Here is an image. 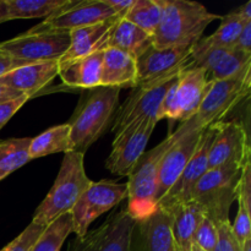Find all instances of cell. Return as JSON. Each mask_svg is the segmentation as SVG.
<instances>
[{"label": "cell", "mask_w": 251, "mask_h": 251, "mask_svg": "<svg viewBox=\"0 0 251 251\" xmlns=\"http://www.w3.org/2000/svg\"><path fill=\"white\" fill-rule=\"evenodd\" d=\"M120 90L109 86L83 90L77 107L66 123L70 126L73 151L85 154L113 124L119 108Z\"/></svg>", "instance_id": "6da1fadb"}, {"label": "cell", "mask_w": 251, "mask_h": 251, "mask_svg": "<svg viewBox=\"0 0 251 251\" xmlns=\"http://www.w3.org/2000/svg\"><path fill=\"white\" fill-rule=\"evenodd\" d=\"M162 16L152 36L156 48H191L201 38L210 24L222 16L207 7L188 0H159Z\"/></svg>", "instance_id": "7a4b0ae2"}, {"label": "cell", "mask_w": 251, "mask_h": 251, "mask_svg": "<svg viewBox=\"0 0 251 251\" xmlns=\"http://www.w3.org/2000/svg\"><path fill=\"white\" fill-rule=\"evenodd\" d=\"M250 90L251 64L229 78L210 80L195 115L180 123L178 129L169 134L174 139H179L190 132H201L210 125L222 122V118L249 97Z\"/></svg>", "instance_id": "3957f363"}, {"label": "cell", "mask_w": 251, "mask_h": 251, "mask_svg": "<svg viewBox=\"0 0 251 251\" xmlns=\"http://www.w3.org/2000/svg\"><path fill=\"white\" fill-rule=\"evenodd\" d=\"M85 154L76 151L64 153L58 176L32 218L34 225L47 227L56 218L70 213L75 203L92 184L85 171Z\"/></svg>", "instance_id": "277c9868"}, {"label": "cell", "mask_w": 251, "mask_h": 251, "mask_svg": "<svg viewBox=\"0 0 251 251\" xmlns=\"http://www.w3.org/2000/svg\"><path fill=\"white\" fill-rule=\"evenodd\" d=\"M174 144V137L168 135L166 140L150 151L144 152L132 171L127 176L126 211L136 222L149 218L157 210L156 191L161 161L169 147Z\"/></svg>", "instance_id": "5b68a950"}, {"label": "cell", "mask_w": 251, "mask_h": 251, "mask_svg": "<svg viewBox=\"0 0 251 251\" xmlns=\"http://www.w3.org/2000/svg\"><path fill=\"white\" fill-rule=\"evenodd\" d=\"M244 168L228 164L208 169L196 184L190 200L199 203L206 217L215 223L229 221L230 206L237 200Z\"/></svg>", "instance_id": "8992f818"}, {"label": "cell", "mask_w": 251, "mask_h": 251, "mask_svg": "<svg viewBox=\"0 0 251 251\" xmlns=\"http://www.w3.org/2000/svg\"><path fill=\"white\" fill-rule=\"evenodd\" d=\"M179 73L150 82L140 83L132 88V92L130 93L127 100H125L124 104L118 108L115 113L112 124V131L114 132V136L137 120L150 119V118L157 120V113L161 107L162 100L171 86L176 82Z\"/></svg>", "instance_id": "52a82bcc"}, {"label": "cell", "mask_w": 251, "mask_h": 251, "mask_svg": "<svg viewBox=\"0 0 251 251\" xmlns=\"http://www.w3.org/2000/svg\"><path fill=\"white\" fill-rule=\"evenodd\" d=\"M127 198L126 184L113 180L92 181L87 190L81 195L70 211L73 220V232L77 238L83 237L93 221L103 213L115 208Z\"/></svg>", "instance_id": "ba28073f"}, {"label": "cell", "mask_w": 251, "mask_h": 251, "mask_svg": "<svg viewBox=\"0 0 251 251\" xmlns=\"http://www.w3.org/2000/svg\"><path fill=\"white\" fill-rule=\"evenodd\" d=\"M70 46L69 32H25L0 43V49L16 60L27 63L60 60Z\"/></svg>", "instance_id": "9c48e42d"}, {"label": "cell", "mask_w": 251, "mask_h": 251, "mask_svg": "<svg viewBox=\"0 0 251 251\" xmlns=\"http://www.w3.org/2000/svg\"><path fill=\"white\" fill-rule=\"evenodd\" d=\"M136 221L126 208L112 213L100 227L88 230L83 237H75L66 251H132L131 235Z\"/></svg>", "instance_id": "30bf717a"}, {"label": "cell", "mask_w": 251, "mask_h": 251, "mask_svg": "<svg viewBox=\"0 0 251 251\" xmlns=\"http://www.w3.org/2000/svg\"><path fill=\"white\" fill-rule=\"evenodd\" d=\"M157 123L152 118L137 120L115 135L112 152L105 161V168L114 176H129L144 154Z\"/></svg>", "instance_id": "8fae6325"}, {"label": "cell", "mask_w": 251, "mask_h": 251, "mask_svg": "<svg viewBox=\"0 0 251 251\" xmlns=\"http://www.w3.org/2000/svg\"><path fill=\"white\" fill-rule=\"evenodd\" d=\"M249 135L243 123L218 122L216 135L208 151V169L222 166L244 168L251 163Z\"/></svg>", "instance_id": "7c38bea8"}, {"label": "cell", "mask_w": 251, "mask_h": 251, "mask_svg": "<svg viewBox=\"0 0 251 251\" xmlns=\"http://www.w3.org/2000/svg\"><path fill=\"white\" fill-rule=\"evenodd\" d=\"M119 16L104 0H85L74 1L69 6L63 7L56 14L42 21L28 29L29 32H70L73 29L90 25L100 24L112 17ZM122 16V15H120Z\"/></svg>", "instance_id": "4fadbf2b"}, {"label": "cell", "mask_w": 251, "mask_h": 251, "mask_svg": "<svg viewBox=\"0 0 251 251\" xmlns=\"http://www.w3.org/2000/svg\"><path fill=\"white\" fill-rule=\"evenodd\" d=\"M217 130V123L202 130L195 153L186 164L181 176L176 181L171 190L157 202V207L169 210L176 203L190 201L191 194L201 176L208 171V151Z\"/></svg>", "instance_id": "5bb4252c"}, {"label": "cell", "mask_w": 251, "mask_h": 251, "mask_svg": "<svg viewBox=\"0 0 251 251\" xmlns=\"http://www.w3.org/2000/svg\"><path fill=\"white\" fill-rule=\"evenodd\" d=\"M191 48H156L151 46L136 58L137 85L179 73L190 63Z\"/></svg>", "instance_id": "9a60e30c"}, {"label": "cell", "mask_w": 251, "mask_h": 251, "mask_svg": "<svg viewBox=\"0 0 251 251\" xmlns=\"http://www.w3.org/2000/svg\"><path fill=\"white\" fill-rule=\"evenodd\" d=\"M132 251H178L172 233V216L167 210H157L146 220L135 223L131 235Z\"/></svg>", "instance_id": "2e32d148"}, {"label": "cell", "mask_w": 251, "mask_h": 251, "mask_svg": "<svg viewBox=\"0 0 251 251\" xmlns=\"http://www.w3.org/2000/svg\"><path fill=\"white\" fill-rule=\"evenodd\" d=\"M201 132H190L179 139H174V144L166 152L159 166L156 191L157 202L171 190L181 176L186 164L195 153Z\"/></svg>", "instance_id": "e0dca14e"}, {"label": "cell", "mask_w": 251, "mask_h": 251, "mask_svg": "<svg viewBox=\"0 0 251 251\" xmlns=\"http://www.w3.org/2000/svg\"><path fill=\"white\" fill-rule=\"evenodd\" d=\"M124 16H115L100 24L90 25L81 28L70 31V46L65 51L59 64L75 60L82 56L91 55L96 51L105 50L108 48V41L117 22Z\"/></svg>", "instance_id": "ac0fdd59"}, {"label": "cell", "mask_w": 251, "mask_h": 251, "mask_svg": "<svg viewBox=\"0 0 251 251\" xmlns=\"http://www.w3.org/2000/svg\"><path fill=\"white\" fill-rule=\"evenodd\" d=\"M207 74L203 69L191 65V61L179 73L176 81L178 122L184 123L198 112L207 87Z\"/></svg>", "instance_id": "d6986e66"}, {"label": "cell", "mask_w": 251, "mask_h": 251, "mask_svg": "<svg viewBox=\"0 0 251 251\" xmlns=\"http://www.w3.org/2000/svg\"><path fill=\"white\" fill-rule=\"evenodd\" d=\"M59 74V61H42L20 66L0 77V85L33 97Z\"/></svg>", "instance_id": "ffe728a7"}, {"label": "cell", "mask_w": 251, "mask_h": 251, "mask_svg": "<svg viewBox=\"0 0 251 251\" xmlns=\"http://www.w3.org/2000/svg\"><path fill=\"white\" fill-rule=\"evenodd\" d=\"M100 86L119 88L136 87V59L120 49H105L103 53Z\"/></svg>", "instance_id": "44dd1931"}, {"label": "cell", "mask_w": 251, "mask_h": 251, "mask_svg": "<svg viewBox=\"0 0 251 251\" xmlns=\"http://www.w3.org/2000/svg\"><path fill=\"white\" fill-rule=\"evenodd\" d=\"M104 50L96 51L91 55L59 64V74L65 85L82 90L100 86L102 63Z\"/></svg>", "instance_id": "7402d4cb"}, {"label": "cell", "mask_w": 251, "mask_h": 251, "mask_svg": "<svg viewBox=\"0 0 251 251\" xmlns=\"http://www.w3.org/2000/svg\"><path fill=\"white\" fill-rule=\"evenodd\" d=\"M167 211L172 216V233L176 250L190 251L196 229L206 216L205 211L193 200L176 203Z\"/></svg>", "instance_id": "603a6c76"}, {"label": "cell", "mask_w": 251, "mask_h": 251, "mask_svg": "<svg viewBox=\"0 0 251 251\" xmlns=\"http://www.w3.org/2000/svg\"><path fill=\"white\" fill-rule=\"evenodd\" d=\"M151 46V34L126 21L124 17L117 22L108 41V48H117L126 51L135 59L139 58Z\"/></svg>", "instance_id": "cb8c5ba5"}, {"label": "cell", "mask_w": 251, "mask_h": 251, "mask_svg": "<svg viewBox=\"0 0 251 251\" xmlns=\"http://www.w3.org/2000/svg\"><path fill=\"white\" fill-rule=\"evenodd\" d=\"M73 151L70 139V126L68 124L56 125L49 127L44 132L36 137H32L29 144L28 154L29 159L41 158L59 152Z\"/></svg>", "instance_id": "d4e9b609"}, {"label": "cell", "mask_w": 251, "mask_h": 251, "mask_svg": "<svg viewBox=\"0 0 251 251\" xmlns=\"http://www.w3.org/2000/svg\"><path fill=\"white\" fill-rule=\"evenodd\" d=\"M73 2L74 0H5L9 21L42 17L48 19Z\"/></svg>", "instance_id": "484cf974"}, {"label": "cell", "mask_w": 251, "mask_h": 251, "mask_svg": "<svg viewBox=\"0 0 251 251\" xmlns=\"http://www.w3.org/2000/svg\"><path fill=\"white\" fill-rule=\"evenodd\" d=\"M32 137H14L0 141V180L21 168L29 159Z\"/></svg>", "instance_id": "4316f807"}, {"label": "cell", "mask_w": 251, "mask_h": 251, "mask_svg": "<svg viewBox=\"0 0 251 251\" xmlns=\"http://www.w3.org/2000/svg\"><path fill=\"white\" fill-rule=\"evenodd\" d=\"M244 24V20L235 10L230 11L226 16H222L220 27L216 29L215 33L206 38H201L196 46L201 48H233Z\"/></svg>", "instance_id": "83f0119b"}, {"label": "cell", "mask_w": 251, "mask_h": 251, "mask_svg": "<svg viewBox=\"0 0 251 251\" xmlns=\"http://www.w3.org/2000/svg\"><path fill=\"white\" fill-rule=\"evenodd\" d=\"M162 16L159 0H135V4L125 12L124 19L153 36Z\"/></svg>", "instance_id": "f1b7e54d"}, {"label": "cell", "mask_w": 251, "mask_h": 251, "mask_svg": "<svg viewBox=\"0 0 251 251\" xmlns=\"http://www.w3.org/2000/svg\"><path fill=\"white\" fill-rule=\"evenodd\" d=\"M70 233H73V220L70 213H66L47 226L32 251H60Z\"/></svg>", "instance_id": "f546056e"}, {"label": "cell", "mask_w": 251, "mask_h": 251, "mask_svg": "<svg viewBox=\"0 0 251 251\" xmlns=\"http://www.w3.org/2000/svg\"><path fill=\"white\" fill-rule=\"evenodd\" d=\"M251 64V54L244 53V51L237 50L232 48L223 55L220 63L216 65V68L211 71L207 76V80H226L232 76L237 75L244 68Z\"/></svg>", "instance_id": "4dcf8cb0"}, {"label": "cell", "mask_w": 251, "mask_h": 251, "mask_svg": "<svg viewBox=\"0 0 251 251\" xmlns=\"http://www.w3.org/2000/svg\"><path fill=\"white\" fill-rule=\"evenodd\" d=\"M44 229H46V227H42V226L34 225L31 222L21 234L17 235L12 242H10L0 251H32L34 244L42 235V233L44 232Z\"/></svg>", "instance_id": "1f68e13d"}, {"label": "cell", "mask_w": 251, "mask_h": 251, "mask_svg": "<svg viewBox=\"0 0 251 251\" xmlns=\"http://www.w3.org/2000/svg\"><path fill=\"white\" fill-rule=\"evenodd\" d=\"M217 240L218 233L216 223L205 216L196 229L193 244L205 251H213L217 245Z\"/></svg>", "instance_id": "d6a6232c"}, {"label": "cell", "mask_w": 251, "mask_h": 251, "mask_svg": "<svg viewBox=\"0 0 251 251\" xmlns=\"http://www.w3.org/2000/svg\"><path fill=\"white\" fill-rule=\"evenodd\" d=\"M250 212L251 210L239 202L237 217H235L234 223L232 225V234L240 248L244 245L247 240L251 239Z\"/></svg>", "instance_id": "836d02e7"}, {"label": "cell", "mask_w": 251, "mask_h": 251, "mask_svg": "<svg viewBox=\"0 0 251 251\" xmlns=\"http://www.w3.org/2000/svg\"><path fill=\"white\" fill-rule=\"evenodd\" d=\"M218 233L217 245L213 251H242V248L237 243L232 234V223L230 221L216 223Z\"/></svg>", "instance_id": "e575fe53"}, {"label": "cell", "mask_w": 251, "mask_h": 251, "mask_svg": "<svg viewBox=\"0 0 251 251\" xmlns=\"http://www.w3.org/2000/svg\"><path fill=\"white\" fill-rule=\"evenodd\" d=\"M31 96L24 95L19 98H15V100H6V102L0 103V130L4 127V125L16 114L20 110V108L27 102V100H31Z\"/></svg>", "instance_id": "d590c367"}, {"label": "cell", "mask_w": 251, "mask_h": 251, "mask_svg": "<svg viewBox=\"0 0 251 251\" xmlns=\"http://www.w3.org/2000/svg\"><path fill=\"white\" fill-rule=\"evenodd\" d=\"M238 202L243 203L247 208L251 210V163L244 168L238 188Z\"/></svg>", "instance_id": "8d00e7d4"}, {"label": "cell", "mask_w": 251, "mask_h": 251, "mask_svg": "<svg viewBox=\"0 0 251 251\" xmlns=\"http://www.w3.org/2000/svg\"><path fill=\"white\" fill-rule=\"evenodd\" d=\"M233 48L251 54V21L245 22Z\"/></svg>", "instance_id": "74e56055"}, {"label": "cell", "mask_w": 251, "mask_h": 251, "mask_svg": "<svg viewBox=\"0 0 251 251\" xmlns=\"http://www.w3.org/2000/svg\"><path fill=\"white\" fill-rule=\"evenodd\" d=\"M27 61H22V60H16V59L11 58L9 54H6L5 51H2L0 49V77L4 76L5 74L10 73V71L15 70V69L20 68V66L27 65Z\"/></svg>", "instance_id": "f35d334b"}, {"label": "cell", "mask_w": 251, "mask_h": 251, "mask_svg": "<svg viewBox=\"0 0 251 251\" xmlns=\"http://www.w3.org/2000/svg\"><path fill=\"white\" fill-rule=\"evenodd\" d=\"M108 6L112 7L118 15L124 16L125 12L135 4V0H104Z\"/></svg>", "instance_id": "ab89813d"}, {"label": "cell", "mask_w": 251, "mask_h": 251, "mask_svg": "<svg viewBox=\"0 0 251 251\" xmlns=\"http://www.w3.org/2000/svg\"><path fill=\"white\" fill-rule=\"evenodd\" d=\"M21 96L24 95L17 92V91L12 90V88L0 85V103L6 102V100H15V98L21 97Z\"/></svg>", "instance_id": "60d3db41"}, {"label": "cell", "mask_w": 251, "mask_h": 251, "mask_svg": "<svg viewBox=\"0 0 251 251\" xmlns=\"http://www.w3.org/2000/svg\"><path fill=\"white\" fill-rule=\"evenodd\" d=\"M235 11H237V14L239 15L243 20H244V22L251 21V1L250 0L249 1L245 2L244 5H242L240 7H238Z\"/></svg>", "instance_id": "b9f144b4"}, {"label": "cell", "mask_w": 251, "mask_h": 251, "mask_svg": "<svg viewBox=\"0 0 251 251\" xmlns=\"http://www.w3.org/2000/svg\"><path fill=\"white\" fill-rule=\"evenodd\" d=\"M9 21V17H7V9L6 4H5V0H0V24L2 22Z\"/></svg>", "instance_id": "7bdbcfd3"}, {"label": "cell", "mask_w": 251, "mask_h": 251, "mask_svg": "<svg viewBox=\"0 0 251 251\" xmlns=\"http://www.w3.org/2000/svg\"><path fill=\"white\" fill-rule=\"evenodd\" d=\"M242 251H251V239L247 240L242 247Z\"/></svg>", "instance_id": "ee69618b"}, {"label": "cell", "mask_w": 251, "mask_h": 251, "mask_svg": "<svg viewBox=\"0 0 251 251\" xmlns=\"http://www.w3.org/2000/svg\"><path fill=\"white\" fill-rule=\"evenodd\" d=\"M190 251H205V250H202V249H201V248H199V247H198V245L193 244V247H191V249H190Z\"/></svg>", "instance_id": "f6af8a7d"}]
</instances>
